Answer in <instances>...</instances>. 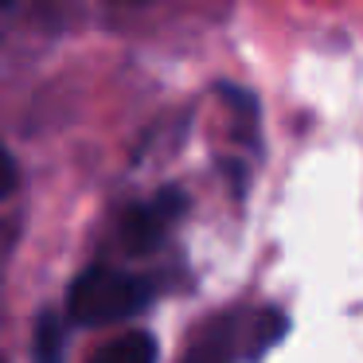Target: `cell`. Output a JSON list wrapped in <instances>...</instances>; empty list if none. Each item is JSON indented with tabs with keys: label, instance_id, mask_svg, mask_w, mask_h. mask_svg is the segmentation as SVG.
Instances as JSON below:
<instances>
[{
	"label": "cell",
	"instance_id": "obj_1",
	"mask_svg": "<svg viewBox=\"0 0 363 363\" xmlns=\"http://www.w3.org/2000/svg\"><path fill=\"white\" fill-rule=\"evenodd\" d=\"M149 297L152 289L141 277L118 274L110 266H90L86 274L74 277L71 293H67V316L82 328H102V324L141 313L149 305Z\"/></svg>",
	"mask_w": 363,
	"mask_h": 363
},
{
	"label": "cell",
	"instance_id": "obj_2",
	"mask_svg": "<svg viewBox=\"0 0 363 363\" xmlns=\"http://www.w3.org/2000/svg\"><path fill=\"white\" fill-rule=\"evenodd\" d=\"M184 207H188V196L180 188H164L149 203H129L118 223V238L125 246V254H152L164 242L168 223L180 219Z\"/></svg>",
	"mask_w": 363,
	"mask_h": 363
},
{
	"label": "cell",
	"instance_id": "obj_3",
	"mask_svg": "<svg viewBox=\"0 0 363 363\" xmlns=\"http://www.w3.org/2000/svg\"><path fill=\"white\" fill-rule=\"evenodd\" d=\"M238 355V316H215L203 332L196 336V344L188 347L184 363H235Z\"/></svg>",
	"mask_w": 363,
	"mask_h": 363
},
{
	"label": "cell",
	"instance_id": "obj_4",
	"mask_svg": "<svg viewBox=\"0 0 363 363\" xmlns=\"http://www.w3.org/2000/svg\"><path fill=\"white\" fill-rule=\"evenodd\" d=\"M90 363H157V340L149 332H125L106 344Z\"/></svg>",
	"mask_w": 363,
	"mask_h": 363
},
{
	"label": "cell",
	"instance_id": "obj_5",
	"mask_svg": "<svg viewBox=\"0 0 363 363\" xmlns=\"http://www.w3.org/2000/svg\"><path fill=\"white\" fill-rule=\"evenodd\" d=\"M289 332V320H285V313H277V308H266V313H258V320H254V332H250V359H262V355L269 352V347L277 344V340Z\"/></svg>",
	"mask_w": 363,
	"mask_h": 363
},
{
	"label": "cell",
	"instance_id": "obj_6",
	"mask_svg": "<svg viewBox=\"0 0 363 363\" xmlns=\"http://www.w3.org/2000/svg\"><path fill=\"white\" fill-rule=\"evenodd\" d=\"M35 363H63V320L51 313L35 324Z\"/></svg>",
	"mask_w": 363,
	"mask_h": 363
},
{
	"label": "cell",
	"instance_id": "obj_7",
	"mask_svg": "<svg viewBox=\"0 0 363 363\" xmlns=\"http://www.w3.org/2000/svg\"><path fill=\"white\" fill-rule=\"evenodd\" d=\"M12 188H16V164H12V157L4 152V145H0V199H9Z\"/></svg>",
	"mask_w": 363,
	"mask_h": 363
}]
</instances>
